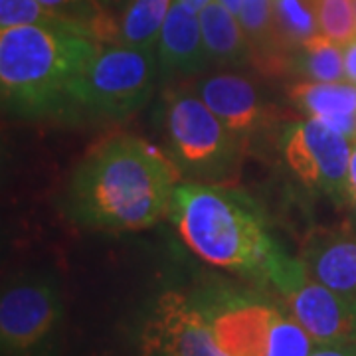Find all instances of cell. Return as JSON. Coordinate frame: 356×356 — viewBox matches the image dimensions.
I'll return each instance as SVG.
<instances>
[{"instance_id":"cell-1","label":"cell","mask_w":356,"mask_h":356,"mask_svg":"<svg viewBox=\"0 0 356 356\" xmlns=\"http://www.w3.org/2000/svg\"><path fill=\"white\" fill-rule=\"evenodd\" d=\"M182 172L168 153L133 135L97 143L74 168L64 212L74 224L102 232H137L168 214Z\"/></svg>"},{"instance_id":"cell-2","label":"cell","mask_w":356,"mask_h":356,"mask_svg":"<svg viewBox=\"0 0 356 356\" xmlns=\"http://www.w3.org/2000/svg\"><path fill=\"white\" fill-rule=\"evenodd\" d=\"M168 218L198 257L222 269L248 273L285 291L303 271L271 238L266 214L250 194L226 184L180 182Z\"/></svg>"},{"instance_id":"cell-3","label":"cell","mask_w":356,"mask_h":356,"mask_svg":"<svg viewBox=\"0 0 356 356\" xmlns=\"http://www.w3.org/2000/svg\"><path fill=\"white\" fill-rule=\"evenodd\" d=\"M102 42L83 30H0L2 111L28 121H77V88Z\"/></svg>"},{"instance_id":"cell-4","label":"cell","mask_w":356,"mask_h":356,"mask_svg":"<svg viewBox=\"0 0 356 356\" xmlns=\"http://www.w3.org/2000/svg\"><path fill=\"white\" fill-rule=\"evenodd\" d=\"M166 153L182 177L220 184L236 172L243 143L191 88H168L161 97Z\"/></svg>"},{"instance_id":"cell-5","label":"cell","mask_w":356,"mask_h":356,"mask_svg":"<svg viewBox=\"0 0 356 356\" xmlns=\"http://www.w3.org/2000/svg\"><path fill=\"white\" fill-rule=\"evenodd\" d=\"M159 81L156 50L102 44L77 88V121H123L149 103Z\"/></svg>"},{"instance_id":"cell-6","label":"cell","mask_w":356,"mask_h":356,"mask_svg":"<svg viewBox=\"0 0 356 356\" xmlns=\"http://www.w3.org/2000/svg\"><path fill=\"white\" fill-rule=\"evenodd\" d=\"M64 323V301L51 273H24L0 297L2 356H54Z\"/></svg>"},{"instance_id":"cell-7","label":"cell","mask_w":356,"mask_h":356,"mask_svg":"<svg viewBox=\"0 0 356 356\" xmlns=\"http://www.w3.org/2000/svg\"><path fill=\"white\" fill-rule=\"evenodd\" d=\"M281 153L307 188L325 194L337 206L348 200L350 140L325 121L309 117L289 123L281 133Z\"/></svg>"},{"instance_id":"cell-8","label":"cell","mask_w":356,"mask_h":356,"mask_svg":"<svg viewBox=\"0 0 356 356\" xmlns=\"http://www.w3.org/2000/svg\"><path fill=\"white\" fill-rule=\"evenodd\" d=\"M194 303L208 321L218 346L228 356H266L277 307L257 293L234 287L210 289Z\"/></svg>"},{"instance_id":"cell-9","label":"cell","mask_w":356,"mask_h":356,"mask_svg":"<svg viewBox=\"0 0 356 356\" xmlns=\"http://www.w3.org/2000/svg\"><path fill=\"white\" fill-rule=\"evenodd\" d=\"M140 356H228L194 299L168 291L156 299L140 329Z\"/></svg>"},{"instance_id":"cell-10","label":"cell","mask_w":356,"mask_h":356,"mask_svg":"<svg viewBox=\"0 0 356 356\" xmlns=\"http://www.w3.org/2000/svg\"><path fill=\"white\" fill-rule=\"evenodd\" d=\"M194 93L210 111L242 140L243 147L261 133L269 121V105L252 79L232 72H218L196 81Z\"/></svg>"},{"instance_id":"cell-11","label":"cell","mask_w":356,"mask_h":356,"mask_svg":"<svg viewBox=\"0 0 356 356\" xmlns=\"http://www.w3.org/2000/svg\"><path fill=\"white\" fill-rule=\"evenodd\" d=\"M287 311L317 344L356 341V303L334 293L309 273L283 295Z\"/></svg>"},{"instance_id":"cell-12","label":"cell","mask_w":356,"mask_h":356,"mask_svg":"<svg viewBox=\"0 0 356 356\" xmlns=\"http://www.w3.org/2000/svg\"><path fill=\"white\" fill-rule=\"evenodd\" d=\"M301 261L311 280L356 303V229H311Z\"/></svg>"},{"instance_id":"cell-13","label":"cell","mask_w":356,"mask_h":356,"mask_svg":"<svg viewBox=\"0 0 356 356\" xmlns=\"http://www.w3.org/2000/svg\"><path fill=\"white\" fill-rule=\"evenodd\" d=\"M156 58L161 79L194 77L212 64L204 44L198 13L180 0H175L166 16L156 46Z\"/></svg>"},{"instance_id":"cell-14","label":"cell","mask_w":356,"mask_h":356,"mask_svg":"<svg viewBox=\"0 0 356 356\" xmlns=\"http://www.w3.org/2000/svg\"><path fill=\"white\" fill-rule=\"evenodd\" d=\"M198 18L212 64L229 67L252 64L254 51L240 20L220 0H212L210 4H206L198 13Z\"/></svg>"},{"instance_id":"cell-15","label":"cell","mask_w":356,"mask_h":356,"mask_svg":"<svg viewBox=\"0 0 356 356\" xmlns=\"http://www.w3.org/2000/svg\"><path fill=\"white\" fill-rule=\"evenodd\" d=\"M175 0H131L117 16V44L156 50L163 26Z\"/></svg>"},{"instance_id":"cell-16","label":"cell","mask_w":356,"mask_h":356,"mask_svg":"<svg viewBox=\"0 0 356 356\" xmlns=\"http://www.w3.org/2000/svg\"><path fill=\"white\" fill-rule=\"evenodd\" d=\"M289 99L315 119L356 115V86L350 81H299L289 88Z\"/></svg>"},{"instance_id":"cell-17","label":"cell","mask_w":356,"mask_h":356,"mask_svg":"<svg viewBox=\"0 0 356 356\" xmlns=\"http://www.w3.org/2000/svg\"><path fill=\"white\" fill-rule=\"evenodd\" d=\"M291 70L311 81H343L346 79L343 46L325 34H317L295 51Z\"/></svg>"},{"instance_id":"cell-18","label":"cell","mask_w":356,"mask_h":356,"mask_svg":"<svg viewBox=\"0 0 356 356\" xmlns=\"http://www.w3.org/2000/svg\"><path fill=\"white\" fill-rule=\"evenodd\" d=\"M271 8L281 44L291 56L307 40L321 34L313 0H271Z\"/></svg>"},{"instance_id":"cell-19","label":"cell","mask_w":356,"mask_h":356,"mask_svg":"<svg viewBox=\"0 0 356 356\" xmlns=\"http://www.w3.org/2000/svg\"><path fill=\"white\" fill-rule=\"evenodd\" d=\"M62 18L74 22L102 44H117V16L107 13L97 0H38Z\"/></svg>"},{"instance_id":"cell-20","label":"cell","mask_w":356,"mask_h":356,"mask_svg":"<svg viewBox=\"0 0 356 356\" xmlns=\"http://www.w3.org/2000/svg\"><path fill=\"white\" fill-rule=\"evenodd\" d=\"M317 343L303 325L287 311H275L266 356H311Z\"/></svg>"},{"instance_id":"cell-21","label":"cell","mask_w":356,"mask_h":356,"mask_svg":"<svg viewBox=\"0 0 356 356\" xmlns=\"http://www.w3.org/2000/svg\"><path fill=\"white\" fill-rule=\"evenodd\" d=\"M16 26H48V28L83 30L74 22L62 18L60 14L46 8L38 0H0V30H8Z\"/></svg>"},{"instance_id":"cell-22","label":"cell","mask_w":356,"mask_h":356,"mask_svg":"<svg viewBox=\"0 0 356 356\" xmlns=\"http://www.w3.org/2000/svg\"><path fill=\"white\" fill-rule=\"evenodd\" d=\"M321 34L346 46L356 38L355 0H313Z\"/></svg>"},{"instance_id":"cell-23","label":"cell","mask_w":356,"mask_h":356,"mask_svg":"<svg viewBox=\"0 0 356 356\" xmlns=\"http://www.w3.org/2000/svg\"><path fill=\"white\" fill-rule=\"evenodd\" d=\"M311 356H356V341H348V343L317 344Z\"/></svg>"},{"instance_id":"cell-24","label":"cell","mask_w":356,"mask_h":356,"mask_svg":"<svg viewBox=\"0 0 356 356\" xmlns=\"http://www.w3.org/2000/svg\"><path fill=\"white\" fill-rule=\"evenodd\" d=\"M344 77L356 86V38L344 46Z\"/></svg>"},{"instance_id":"cell-25","label":"cell","mask_w":356,"mask_h":356,"mask_svg":"<svg viewBox=\"0 0 356 356\" xmlns=\"http://www.w3.org/2000/svg\"><path fill=\"white\" fill-rule=\"evenodd\" d=\"M97 2L102 4V6L105 8V10H107V13H111L113 16H119V14L123 13L125 8H127L131 0H97Z\"/></svg>"},{"instance_id":"cell-26","label":"cell","mask_w":356,"mask_h":356,"mask_svg":"<svg viewBox=\"0 0 356 356\" xmlns=\"http://www.w3.org/2000/svg\"><path fill=\"white\" fill-rule=\"evenodd\" d=\"M356 188V147L353 149V156H350V170H348V191Z\"/></svg>"},{"instance_id":"cell-27","label":"cell","mask_w":356,"mask_h":356,"mask_svg":"<svg viewBox=\"0 0 356 356\" xmlns=\"http://www.w3.org/2000/svg\"><path fill=\"white\" fill-rule=\"evenodd\" d=\"M220 2L228 8L229 13H234L238 16V14H240V8H242L243 0H220Z\"/></svg>"},{"instance_id":"cell-28","label":"cell","mask_w":356,"mask_h":356,"mask_svg":"<svg viewBox=\"0 0 356 356\" xmlns=\"http://www.w3.org/2000/svg\"><path fill=\"white\" fill-rule=\"evenodd\" d=\"M180 2H184L186 6H191V8H194L196 13H200L204 6H206V4H210L212 0H180Z\"/></svg>"},{"instance_id":"cell-29","label":"cell","mask_w":356,"mask_h":356,"mask_svg":"<svg viewBox=\"0 0 356 356\" xmlns=\"http://www.w3.org/2000/svg\"><path fill=\"white\" fill-rule=\"evenodd\" d=\"M355 13H356V0H355Z\"/></svg>"}]
</instances>
